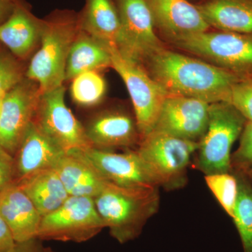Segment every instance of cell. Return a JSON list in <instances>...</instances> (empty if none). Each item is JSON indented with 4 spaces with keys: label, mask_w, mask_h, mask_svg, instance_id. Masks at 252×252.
Here are the masks:
<instances>
[{
    "label": "cell",
    "mask_w": 252,
    "mask_h": 252,
    "mask_svg": "<svg viewBox=\"0 0 252 252\" xmlns=\"http://www.w3.org/2000/svg\"><path fill=\"white\" fill-rule=\"evenodd\" d=\"M147 63L151 77L167 94L210 104L226 102L232 87L241 80L223 68L164 48Z\"/></svg>",
    "instance_id": "6da1fadb"
},
{
    "label": "cell",
    "mask_w": 252,
    "mask_h": 252,
    "mask_svg": "<svg viewBox=\"0 0 252 252\" xmlns=\"http://www.w3.org/2000/svg\"><path fill=\"white\" fill-rule=\"evenodd\" d=\"M158 189L127 188L109 183L94 199L112 238L125 244L140 236L144 225L158 209Z\"/></svg>",
    "instance_id": "7a4b0ae2"
},
{
    "label": "cell",
    "mask_w": 252,
    "mask_h": 252,
    "mask_svg": "<svg viewBox=\"0 0 252 252\" xmlns=\"http://www.w3.org/2000/svg\"><path fill=\"white\" fill-rule=\"evenodd\" d=\"M79 30L78 18L68 15L44 21L39 49L25 73L41 94L63 86L68 55Z\"/></svg>",
    "instance_id": "3957f363"
},
{
    "label": "cell",
    "mask_w": 252,
    "mask_h": 252,
    "mask_svg": "<svg viewBox=\"0 0 252 252\" xmlns=\"http://www.w3.org/2000/svg\"><path fill=\"white\" fill-rule=\"evenodd\" d=\"M247 122L228 102L210 104L208 125L199 143L195 167L205 175L231 172L232 147Z\"/></svg>",
    "instance_id": "277c9868"
},
{
    "label": "cell",
    "mask_w": 252,
    "mask_h": 252,
    "mask_svg": "<svg viewBox=\"0 0 252 252\" xmlns=\"http://www.w3.org/2000/svg\"><path fill=\"white\" fill-rule=\"evenodd\" d=\"M200 142L153 130L140 140L137 153L167 190L180 189L187 181V169Z\"/></svg>",
    "instance_id": "5b68a950"
},
{
    "label": "cell",
    "mask_w": 252,
    "mask_h": 252,
    "mask_svg": "<svg viewBox=\"0 0 252 252\" xmlns=\"http://www.w3.org/2000/svg\"><path fill=\"white\" fill-rule=\"evenodd\" d=\"M175 43L241 79H252V32L207 31L181 38Z\"/></svg>",
    "instance_id": "8992f818"
},
{
    "label": "cell",
    "mask_w": 252,
    "mask_h": 252,
    "mask_svg": "<svg viewBox=\"0 0 252 252\" xmlns=\"http://www.w3.org/2000/svg\"><path fill=\"white\" fill-rule=\"evenodd\" d=\"M104 228L94 198L69 196L59 209L42 217L37 239L84 243Z\"/></svg>",
    "instance_id": "52a82bcc"
},
{
    "label": "cell",
    "mask_w": 252,
    "mask_h": 252,
    "mask_svg": "<svg viewBox=\"0 0 252 252\" xmlns=\"http://www.w3.org/2000/svg\"><path fill=\"white\" fill-rule=\"evenodd\" d=\"M112 67L122 77L130 94L141 140L153 131L168 94L140 64L123 57L109 46Z\"/></svg>",
    "instance_id": "ba28073f"
},
{
    "label": "cell",
    "mask_w": 252,
    "mask_h": 252,
    "mask_svg": "<svg viewBox=\"0 0 252 252\" xmlns=\"http://www.w3.org/2000/svg\"><path fill=\"white\" fill-rule=\"evenodd\" d=\"M120 34L117 48L123 57L142 65L162 48L156 34L148 0H118Z\"/></svg>",
    "instance_id": "9c48e42d"
},
{
    "label": "cell",
    "mask_w": 252,
    "mask_h": 252,
    "mask_svg": "<svg viewBox=\"0 0 252 252\" xmlns=\"http://www.w3.org/2000/svg\"><path fill=\"white\" fill-rule=\"evenodd\" d=\"M64 94V86L41 94L34 122L66 152L91 147L84 126L66 105Z\"/></svg>",
    "instance_id": "30bf717a"
},
{
    "label": "cell",
    "mask_w": 252,
    "mask_h": 252,
    "mask_svg": "<svg viewBox=\"0 0 252 252\" xmlns=\"http://www.w3.org/2000/svg\"><path fill=\"white\" fill-rule=\"evenodd\" d=\"M41 94L37 84L25 77L3 97L0 111V146L13 157L34 121Z\"/></svg>",
    "instance_id": "8fae6325"
},
{
    "label": "cell",
    "mask_w": 252,
    "mask_h": 252,
    "mask_svg": "<svg viewBox=\"0 0 252 252\" xmlns=\"http://www.w3.org/2000/svg\"><path fill=\"white\" fill-rule=\"evenodd\" d=\"M75 150L110 183L127 188L160 187L137 151L115 153L94 147Z\"/></svg>",
    "instance_id": "7c38bea8"
},
{
    "label": "cell",
    "mask_w": 252,
    "mask_h": 252,
    "mask_svg": "<svg viewBox=\"0 0 252 252\" xmlns=\"http://www.w3.org/2000/svg\"><path fill=\"white\" fill-rule=\"evenodd\" d=\"M210 106L200 99L168 94L153 130L200 142L208 125Z\"/></svg>",
    "instance_id": "4fadbf2b"
},
{
    "label": "cell",
    "mask_w": 252,
    "mask_h": 252,
    "mask_svg": "<svg viewBox=\"0 0 252 252\" xmlns=\"http://www.w3.org/2000/svg\"><path fill=\"white\" fill-rule=\"evenodd\" d=\"M65 153L33 121L13 157V182L18 184L36 172L53 168Z\"/></svg>",
    "instance_id": "5bb4252c"
},
{
    "label": "cell",
    "mask_w": 252,
    "mask_h": 252,
    "mask_svg": "<svg viewBox=\"0 0 252 252\" xmlns=\"http://www.w3.org/2000/svg\"><path fill=\"white\" fill-rule=\"evenodd\" d=\"M84 127L91 147L100 150L130 148L141 140L135 119L121 111L98 113Z\"/></svg>",
    "instance_id": "9a60e30c"
},
{
    "label": "cell",
    "mask_w": 252,
    "mask_h": 252,
    "mask_svg": "<svg viewBox=\"0 0 252 252\" xmlns=\"http://www.w3.org/2000/svg\"><path fill=\"white\" fill-rule=\"evenodd\" d=\"M148 2L155 26L174 41L210 28L196 5L188 0H148Z\"/></svg>",
    "instance_id": "2e32d148"
},
{
    "label": "cell",
    "mask_w": 252,
    "mask_h": 252,
    "mask_svg": "<svg viewBox=\"0 0 252 252\" xmlns=\"http://www.w3.org/2000/svg\"><path fill=\"white\" fill-rule=\"evenodd\" d=\"M0 215L9 225L16 243L37 238L42 217L29 197L14 182L0 193Z\"/></svg>",
    "instance_id": "e0dca14e"
},
{
    "label": "cell",
    "mask_w": 252,
    "mask_h": 252,
    "mask_svg": "<svg viewBox=\"0 0 252 252\" xmlns=\"http://www.w3.org/2000/svg\"><path fill=\"white\" fill-rule=\"evenodd\" d=\"M44 26V21L19 3L9 18L0 25V43L17 59H27L40 44Z\"/></svg>",
    "instance_id": "ac0fdd59"
},
{
    "label": "cell",
    "mask_w": 252,
    "mask_h": 252,
    "mask_svg": "<svg viewBox=\"0 0 252 252\" xmlns=\"http://www.w3.org/2000/svg\"><path fill=\"white\" fill-rule=\"evenodd\" d=\"M53 169L57 172L69 196L94 199L110 183L77 150L64 154Z\"/></svg>",
    "instance_id": "d6986e66"
},
{
    "label": "cell",
    "mask_w": 252,
    "mask_h": 252,
    "mask_svg": "<svg viewBox=\"0 0 252 252\" xmlns=\"http://www.w3.org/2000/svg\"><path fill=\"white\" fill-rule=\"evenodd\" d=\"M196 6L210 27L252 32V0H205Z\"/></svg>",
    "instance_id": "ffe728a7"
},
{
    "label": "cell",
    "mask_w": 252,
    "mask_h": 252,
    "mask_svg": "<svg viewBox=\"0 0 252 252\" xmlns=\"http://www.w3.org/2000/svg\"><path fill=\"white\" fill-rule=\"evenodd\" d=\"M109 67H112L109 46L79 30L68 55L65 81Z\"/></svg>",
    "instance_id": "44dd1931"
},
{
    "label": "cell",
    "mask_w": 252,
    "mask_h": 252,
    "mask_svg": "<svg viewBox=\"0 0 252 252\" xmlns=\"http://www.w3.org/2000/svg\"><path fill=\"white\" fill-rule=\"evenodd\" d=\"M78 21L81 31L107 45L117 46L122 24L112 0H86Z\"/></svg>",
    "instance_id": "7402d4cb"
},
{
    "label": "cell",
    "mask_w": 252,
    "mask_h": 252,
    "mask_svg": "<svg viewBox=\"0 0 252 252\" xmlns=\"http://www.w3.org/2000/svg\"><path fill=\"white\" fill-rule=\"evenodd\" d=\"M17 185L42 217L59 209L69 197L59 175L53 168L36 172Z\"/></svg>",
    "instance_id": "603a6c76"
},
{
    "label": "cell",
    "mask_w": 252,
    "mask_h": 252,
    "mask_svg": "<svg viewBox=\"0 0 252 252\" xmlns=\"http://www.w3.org/2000/svg\"><path fill=\"white\" fill-rule=\"evenodd\" d=\"M238 183V194L232 219L238 230L244 252H252V185L244 171H233Z\"/></svg>",
    "instance_id": "cb8c5ba5"
},
{
    "label": "cell",
    "mask_w": 252,
    "mask_h": 252,
    "mask_svg": "<svg viewBox=\"0 0 252 252\" xmlns=\"http://www.w3.org/2000/svg\"><path fill=\"white\" fill-rule=\"evenodd\" d=\"M71 94L74 102L82 107L99 103L106 92V83L97 72H87L72 79Z\"/></svg>",
    "instance_id": "d4e9b609"
},
{
    "label": "cell",
    "mask_w": 252,
    "mask_h": 252,
    "mask_svg": "<svg viewBox=\"0 0 252 252\" xmlns=\"http://www.w3.org/2000/svg\"><path fill=\"white\" fill-rule=\"evenodd\" d=\"M207 187L228 216L233 217L238 194L236 176L231 172L205 175Z\"/></svg>",
    "instance_id": "484cf974"
},
{
    "label": "cell",
    "mask_w": 252,
    "mask_h": 252,
    "mask_svg": "<svg viewBox=\"0 0 252 252\" xmlns=\"http://www.w3.org/2000/svg\"><path fill=\"white\" fill-rule=\"evenodd\" d=\"M17 58L0 51V94L6 93L26 77Z\"/></svg>",
    "instance_id": "4316f807"
},
{
    "label": "cell",
    "mask_w": 252,
    "mask_h": 252,
    "mask_svg": "<svg viewBox=\"0 0 252 252\" xmlns=\"http://www.w3.org/2000/svg\"><path fill=\"white\" fill-rule=\"evenodd\" d=\"M226 102L234 107L248 122H252V79H241L235 84Z\"/></svg>",
    "instance_id": "83f0119b"
},
{
    "label": "cell",
    "mask_w": 252,
    "mask_h": 252,
    "mask_svg": "<svg viewBox=\"0 0 252 252\" xmlns=\"http://www.w3.org/2000/svg\"><path fill=\"white\" fill-rule=\"evenodd\" d=\"M252 167V122H247L236 152L231 155L232 171H245Z\"/></svg>",
    "instance_id": "f1b7e54d"
},
{
    "label": "cell",
    "mask_w": 252,
    "mask_h": 252,
    "mask_svg": "<svg viewBox=\"0 0 252 252\" xmlns=\"http://www.w3.org/2000/svg\"><path fill=\"white\" fill-rule=\"evenodd\" d=\"M14 179V158L0 146V193Z\"/></svg>",
    "instance_id": "f546056e"
},
{
    "label": "cell",
    "mask_w": 252,
    "mask_h": 252,
    "mask_svg": "<svg viewBox=\"0 0 252 252\" xmlns=\"http://www.w3.org/2000/svg\"><path fill=\"white\" fill-rule=\"evenodd\" d=\"M16 244L9 225L0 215V252L9 251Z\"/></svg>",
    "instance_id": "4dcf8cb0"
},
{
    "label": "cell",
    "mask_w": 252,
    "mask_h": 252,
    "mask_svg": "<svg viewBox=\"0 0 252 252\" xmlns=\"http://www.w3.org/2000/svg\"><path fill=\"white\" fill-rule=\"evenodd\" d=\"M41 241L36 238L25 243H17L14 248L4 252H43L44 248Z\"/></svg>",
    "instance_id": "1f68e13d"
},
{
    "label": "cell",
    "mask_w": 252,
    "mask_h": 252,
    "mask_svg": "<svg viewBox=\"0 0 252 252\" xmlns=\"http://www.w3.org/2000/svg\"><path fill=\"white\" fill-rule=\"evenodd\" d=\"M21 2V0H0V25L9 18Z\"/></svg>",
    "instance_id": "d6a6232c"
},
{
    "label": "cell",
    "mask_w": 252,
    "mask_h": 252,
    "mask_svg": "<svg viewBox=\"0 0 252 252\" xmlns=\"http://www.w3.org/2000/svg\"><path fill=\"white\" fill-rule=\"evenodd\" d=\"M244 172L248 176L249 179H250V182H251L252 185V167Z\"/></svg>",
    "instance_id": "836d02e7"
},
{
    "label": "cell",
    "mask_w": 252,
    "mask_h": 252,
    "mask_svg": "<svg viewBox=\"0 0 252 252\" xmlns=\"http://www.w3.org/2000/svg\"><path fill=\"white\" fill-rule=\"evenodd\" d=\"M43 252H56L53 251V250H51V249H49V248L45 249V248H44V251H43Z\"/></svg>",
    "instance_id": "e575fe53"
},
{
    "label": "cell",
    "mask_w": 252,
    "mask_h": 252,
    "mask_svg": "<svg viewBox=\"0 0 252 252\" xmlns=\"http://www.w3.org/2000/svg\"><path fill=\"white\" fill-rule=\"evenodd\" d=\"M5 94H6V93H2V94H0V102H1V100H2L3 97H4Z\"/></svg>",
    "instance_id": "d590c367"
}]
</instances>
